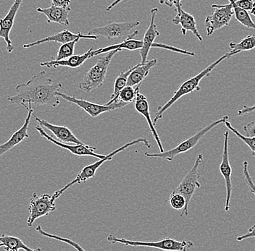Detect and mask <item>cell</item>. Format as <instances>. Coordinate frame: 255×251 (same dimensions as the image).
Instances as JSON below:
<instances>
[{
  "instance_id": "obj_1",
  "label": "cell",
  "mask_w": 255,
  "mask_h": 251,
  "mask_svg": "<svg viewBox=\"0 0 255 251\" xmlns=\"http://www.w3.org/2000/svg\"><path fill=\"white\" fill-rule=\"evenodd\" d=\"M63 88V84L54 83L46 76L45 71H41L32 76L25 84L16 85L15 95L7 96L9 103L28 107V104L37 106H51L57 107L60 104L57 92Z\"/></svg>"
},
{
  "instance_id": "obj_2",
  "label": "cell",
  "mask_w": 255,
  "mask_h": 251,
  "mask_svg": "<svg viewBox=\"0 0 255 251\" xmlns=\"http://www.w3.org/2000/svg\"><path fill=\"white\" fill-rule=\"evenodd\" d=\"M240 54V52L238 51H230L229 52L225 54L223 56L220 57L218 60L215 61L214 63H212L211 65H209L207 67L205 70L196 75L194 77L191 78V79H188L187 81L183 82L181 85H180L178 89L175 92L173 96L170 98L167 102L165 103L164 105L159 106L157 108V112H156L155 115H154V120L153 122L154 123H157L158 120L163 117L164 114L166 112L167 109H170L173 104L176 102L177 101L182 98L183 96H186V95L189 94V93H193L194 91H199L201 90L200 86H199V84H200L201 81L204 79V78L207 77L210 75V73L218 66L220 63H222L224 60H227V59L230 58L231 57L234 56V55H238Z\"/></svg>"
},
{
  "instance_id": "obj_3",
  "label": "cell",
  "mask_w": 255,
  "mask_h": 251,
  "mask_svg": "<svg viewBox=\"0 0 255 251\" xmlns=\"http://www.w3.org/2000/svg\"><path fill=\"white\" fill-rule=\"evenodd\" d=\"M138 144H143V145L146 146V148H148V149H150L151 147L150 143L149 142V141H148L146 138H137V139L133 140V141H130V142L124 144V146H121L119 149H116V150L112 152L111 153L105 156L104 158L100 159L99 161L96 162L95 163L92 164V165L84 167L79 174H77L76 178L73 179L71 182H68L67 185H65V186L62 187L60 190H57V191H55V193L52 194V198H53L54 201H56V199H57L59 197L61 196L64 192L66 191L69 187L73 186V185L81 184L82 183V182H87L89 179L93 178L95 176L97 169H98L105 162L111 161V160H113V157L116 156V154H119L120 152L126 150L128 148L130 147V146Z\"/></svg>"
},
{
  "instance_id": "obj_4",
  "label": "cell",
  "mask_w": 255,
  "mask_h": 251,
  "mask_svg": "<svg viewBox=\"0 0 255 251\" xmlns=\"http://www.w3.org/2000/svg\"><path fill=\"white\" fill-rule=\"evenodd\" d=\"M120 52L119 50H112L107 52L105 56L100 57L97 63L91 68L79 84V88L84 91H92L103 86L104 81L106 79L108 67L115 55Z\"/></svg>"
},
{
  "instance_id": "obj_5",
  "label": "cell",
  "mask_w": 255,
  "mask_h": 251,
  "mask_svg": "<svg viewBox=\"0 0 255 251\" xmlns=\"http://www.w3.org/2000/svg\"><path fill=\"white\" fill-rule=\"evenodd\" d=\"M229 117L228 115L223 116L222 118L219 120H215V121L209 124L205 128L199 130L197 133L191 136V137L187 138V139L183 141L181 144H178L176 147L170 149V150L166 151V152H159V153H148L145 152L144 155L149 158H157L162 159V160H166V161L172 162L174 160L175 157L179 154L186 153V152L190 151L193 148L195 147L199 144L202 138L210 131L213 128L217 125L221 123H225V122L229 120Z\"/></svg>"
},
{
  "instance_id": "obj_6",
  "label": "cell",
  "mask_w": 255,
  "mask_h": 251,
  "mask_svg": "<svg viewBox=\"0 0 255 251\" xmlns=\"http://www.w3.org/2000/svg\"><path fill=\"white\" fill-rule=\"evenodd\" d=\"M203 154H198L190 170L188 171L182 181L173 191L182 195L186 199V206L181 211L180 215L181 217H187L189 215V204L192 199L193 195L195 193L196 190L201 187L199 179H202V177L199 172V167L203 161Z\"/></svg>"
},
{
  "instance_id": "obj_7",
  "label": "cell",
  "mask_w": 255,
  "mask_h": 251,
  "mask_svg": "<svg viewBox=\"0 0 255 251\" xmlns=\"http://www.w3.org/2000/svg\"><path fill=\"white\" fill-rule=\"evenodd\" d=\"M108 241L111 243H120L127 246L132 247H147L153 249L166 251H185L191 249L194 246L191 241H179L173 238H166L159 240L158 241H139L133 240H128L126 238H120L114 235H110L108 237Z\"/></svg>"
},
{
  "instance_id": "obj_8",
  "label": "cell",
  "mask_w": 255,
  "mask_h": 251,
  "mask_svg": "<svg viewBox=\"0 0 255 251\" xmlns=\"http://www.w3.org/2000/svg\"><path fill=\"white\" fill-rule=\"evenodd\" d=\"M140 25L138 20L135 21L117 22L110 21L104 26L94 28L89 31V34L102 36L108 40L112 39H133L135 35L138 34V31H132Z\"/></svg>"
},
{
  "instance_id": "obj_9",
  "label": "cell",
  "mask_w": 255,
  "mask_h": 251,
  "mask_svg": "<svg viewBox=\"0 0 255 251\" xmlns=\"http://www.w3.org/2000/svg\"><path fill=\"white\" fill-rule=\"evenodd\" d=\"M56 209L55 201L52 198V195L44 193L39 195L36 193H33L28 206L29 216L27 219V226L33 227L36 219L49 215Z\"/></svg>"
},
{
  "instance_id": "obj_10",
  "label": "cell",
  "mask_w": 255,
  "mask_h": 251,
  "mask_svg": "<svg viewBox=\"0 0 255 251\" xmlns=\"http://www.w3.org/2000/svg\"><path fill=\"white\" fill-rule=\"evenodd\" d=\"M212 7L215 9L214 12L207 15L205 18L207 36L213 35L217 30L229 25L234 15L233 5L230 1L228 4H213Z\"/></svg>"
},
{
  "instance_id": "obj_11",
  "label": "cell",
  "mask_w": 255,
  "mask_h": 251,
  "mask_svg": "<svg viewBox=\"0 0 255 251\" xmlns=\"http://www.w3.org/2000/svg\"><path fill=\"white\" fill-rule=\"evenodd\" d=\"M57 95L65 101L76 104L78 107L85 111L88 114L94 118L99 117L101 114L106 113V112H112V111L116 110V109H121V108L127 106V104L123 102H114L110 105H107V104L102 105V104L91 102L87 100L80 99V98L75 97L74 96H70V95L65 94L60 91L57 92Z\"/></svg>"
},
{
  "instance_id": "obj_12",
  "label": "cell",
  "mask_w": 255,
  "mask_h": 251,
  "mask_svg": "<svg viewBox=\"0 0 255 251\" xmlns=\"http://www.w3.org/2000/svg\"><path fill=\"white\" fill-rule=\"evenodd\" d=\"M224 136V141H223V149L222 156H221V162L220 165V172L222 174L225 179L226 187V200L225 204V211L229 212L230 211V203L231 195H232V168H231L230 161H229V131H226L223 134Z\"/></svg>"
},
{
  "instance_id": "obj_13",
  "label": "cell",
  "mask_w": 255,
  "mask_h": 251,
  "mask_svg": "<svg viewBox=\"0 0 255 251\" xmlns=\"http://www.w3.org/2000/svg\"><path fill=\"white\" fill-rule=\"evenodd\" d=\"M35 128L39 132V135L41 137L46 138L49 142L52 143V144L59 146V147L62 148V149L69 151L71 154H74V155L79 156V157H95V158L99 159V160L104 158V157L106 156L95 153L97 148L94 147V146L86 145L85 144L68 145V144H66L65 143L58 141V140H55V138L48 135L47 133L44 131V130L41 128L40 125L35 127Z\"/></svg>"
},
{
  "instance_id": "obj_14",
  "label": "cell",
  "mask_w": 255,
  "mask_h": 251,
  "mask_svg": "<svg viewBox=\"0 0 255 251\" xmlns=\"http://www.w3.org/2000/svg\"><path fill=\"white\" fill-rule=\"evenodd\" d=\"M23 0H15L13 4L11 6L7 15L3 18L0 19V39H4L7 47L6 50L11 53L13 52L14 46L12 41L9 38L11 31L15 23V19L17 12L21 6Z\"/></svg>"
},
{
  "instance_id": "obj_15",
  "label": "cell",
  "mask_w": 255,
  "mask_h": 251,
  "mask_svg": "<svg viewBox=\"0 0 255 251\" xmlns=\"http://www.w3.org/2000/svg\"><path fill=\"white\" fill-rule=\"evenodd\" d=\"M140 85H138V89H137L136 97L134 101V107L137 112L141 114L146 119L148 125H149V129L151 134H152L153 138L157 142V146H158L159 151L160 152H165L163 145L161 142L160 138L157 133V130L155 128V124L153 122L151 119L150 110H149V103L148 101L147 98L144 95L141 93L139 90Z\"/></svg>"
},
{
  "instance_id": "obj_16",
  "label": "cell",
  "mask_w": 255,
  "mask_h": 251,
  "mask_svg": "<svg viewBox=\"0 0 255 251\" xmlns=\"http://www.w3.org/2000/svg\"><path fill=\"white\" fill-rule=\"evenodd\" d=\"M76 39H91V40H97L99 39L98 36L95 35L83 34L81 32L78 33H72L69 30H63V31L55 33L52 36H47L44 39H39V40L33 41V42L28 43V44H24V49H29L31 47H36V46L40 45V44H44V43L51 42L54 41L56 43H60V44H65V43L69 42V41L75 40Z\"/></svg>"
},
{
  "instance_id": "obj_17",
  "label": "cell",
  "mask_w": 255,
  "mask_h": 251,
  "mask_svg": "<svg viewBox=\"0 0 255 251\" xmlns=\"http://www.w3.org/2000/svg\"><path fill=\"white\" fill-rule=\"evenodd\" d=\"M28 110V115L25 118L23 126L15 132L12 135L10 138L6 141L4 144H0V157H2L4 154L7 153L11 149H13L16 146L23 142L24 140L30 137L28 134V130L29 127L30 121L32 116H33V109H32V104H28V107L26 108Z\"/></svg>"
},
{
  "instance_id": "obj_18",
  "label": "cell",
  "mask_w": 255,
  "mask_h": 251,
  "mask_svg": "<svg viewBox=\"0 0 255 251\" xmlns=\"http://www.w3.org/2000/svg\"><path fill=\"white\" fill-rule=\"evenodd\" d=\"M157 7L152 8L150 10V24L144 33L143 39V47L140 49V56H141V63H145L147 61V57L149 51L152 48L153 44L156 38L159 36V32L157 29V25L155 24V17L158 12Z\"/></svg>"
},
{
  "instance_id": "obj_19",
  "label": "cell",
  "mask_w": 255,
  "mask_h": 251,
  "mask_svg": "<svg viewBox=\"0 0 255 251\" xmlns=\"http://www.w3.org/2000/svg\"><path fill=\"white\" fill-rule=\"evenodd\" d=\"M33 117L36 122H39L41 126L47 128L49 131L53 133L54 136L57 138L58 141L63 143H71L73 144H84L82 141H80L79 138L76 137L71 129L65 126H60V125H53L47 120L39 118L36 114L33 113Z\"/></svg>"
},
{
  "instance_id": "obj_20",
  "label": "cell",
  "mask_w": 255,
  "mask_h": 251,
  "mask_svg": "<svg viewBox=\"0 0 255 251\" xmlns=\"http://www.w3.org/2000/svg\"><path fill=\"white\" fill-rule=\"evenodd\" d=\"M176 12V15L172 20V23L175 25H181V32L183 36H186L187 31H191L199 41H202L203 38L199 33L197 22L194 17L189 12L183 10L182 8L177 9Z\"/></svg>"
},
{
  "instance_id": "obj_21",
  "label": "cell",
  "mask_w": 255,
  "mask_h": 251,
  "mask_svg": "<svg viewBox=\"0 0 255 251\" xmlns=\"http://www.w3.org/2000/svg\"><path fill=\"white\" fill-rule=\"evenodd\" d=\"M93 50V47H92V48L89 49L86 53L83 54V55H73V56L65 59V60H55L52 59L49 61L40 63V66L47 67V68H59V67L78 68L84 64L87 60L93 57V55H92V51Z\"/></svg>"
},
{
  "instance_id": "obj_22",
  "label": "cell",
  "mask_w": 255,
  "mask_h": 251,
  "mask_svg": "<svg viewBox=\"0 0 255 251\" xmlns=\"http://www.w3.org/2000/svg\"><path fill=\"white\" fill-rule=\"evenodd\" d=\"M71 8L52 5L47 8L38 7L36 11L44 14L47 18V23H55L63 25H69V13Z\"/></svg>"
},
{
  "instance_id": "obj_23",
  "label": "cell",
  "mask_w": 255,
  "mask_h": 251,
  "mask_svg": "<svg viewBox=\"0 0 255 251\" xmlns=\"http://www.w3.org/2000/svg\"><path fill=\"white\" fill-rule=\"evenodd\" d=\"M157 64V59L147 60L145 63H138L134 69L129 75L128 79L127 85L130 86H137L141 85L143 81L147 77L151 69Z\"/></svg>"
},
{
  "instance_id": "obj_24",
  "label": "cell",
  "mask_w": 255,
  "mask_h": 251,
  "mask_svg": "<svg viewBox=\"0 0 255 251\" xmlns=\"http://www.w3.org/2000/svg\"><path fill=\"white\" fill-rule=\"evenodd\" d=\"M143 47L142 40H136V39H128L124 40L119 44H114V45L108 46V47L99 48L96 50L92 51L93 57L97 56L98 55L107 53L111 52L112 50H119L120 52L123 49H127L129 51L138 50L141 49Z\"/></svg>"
},
{
  "instance_id": "obj_25",
  "label": "cell",
  "mask_w": 255,
  "mask_h": 251,
  "mask_svg": "<svg viewBox=\"0 0 255 251\" xmlns=\"http://www.w3.org/2000/svg\"><path fill=\"white\" fill-rule=\"evenodd\" d=\"M0 247L4 248V250L7 251H17L19 250L41 251L40 249H33L28 247L20 238H17V237L4 234L0 236Z\"/></svg>"
},
{
  "instance_id": "obj_26",
  "label": "cell",
  "mask_w": 255,
  "mask_h": 251,
  "mask_svg": "<svg viewBox=\"0 0 255 251\" xmlns=\"http://www.w3.org/2000/svg\"><path fill=\"white\" fill-rule=\"evenodd\" d=\"M135 66H136V65L130 66L128 71H122V72L120 73L119 76L116 78V81H115L114 90H113V93H112L111 100L105 104L110 105V104H113V103H114L115 101L117 100L120 92L121 91L123 88L127 86L129 75L133 71Z\"/></svg>"
},
{
  "instance_id": "obj_27",
  "label": "cell",
  "mask_w": 255,
  "mask_h": 251,
  "mask_svg": "<svg viewBox=\"0 0 255 251\" xmlns=\"http://www.w3.org/2000/svg\"><path fill=\"white\" fill-rule=\"evenodd\" d=\"M229 1L232 4L234 15H235L237 21L247 28L255 30V23L253 22L250 12L238 7L236 4L235 0H229Z\"/></svg>"
},
{
  "instance_id": "obj_28",
  "label": "cell",
  "mask_w": 255,
  "mask_h": 251,
  "mask_svg": "<svg viewBox=\"0 0 255 251\" xmlns=\"http://www.w3.org/2000/svg\"><path fill=\"white\" fill-rule=\"evenodd\" d=\"M229 47L231 51H238L240 53L253 50L255 49V35H249L239 43L231 42Z\"/></svg>"
},
{
  "instance_id": "obj_29",
  "label": "cell",
  "mask_w": 255,
  "mask_h": 251,
  "mask_svg": "<svg viewBox=\"0 0 255 251\" xmlns=\"http://www.w3.org/2000/svg\"><path fill=\"white\" fill-rule=\"evenodd\" d=\"M80 39H76L75 40L62 44L60 49H59L58 52H57V56L55 58L52 59L55 60H61L73 56L74 55L75 47H76V44L79 42Z\"/></svg>"
},
{
  "instance_id": "obj_30",
  "label": "cell",
  "mask_w": 255,
  "mask_h": 251,
  "mask_svg": "<svg viewBox=\"0 0 255 251\" xmlns=\"http://www.w3.org/2000/svg\"><path fill=\"white\" fill-rule=\"evenodd\" d=\"M138 85H137L135 88H133V86L127 85L125 88H123L121 91L120 92L117 100L115 102L125 103L127 105L134 102L135 97H136L137 89H138Z\"/></svg>"
},
{
  "instance_id": "obj_31",
  "label": "cell",
  "mask_w": 255,
  "mask_h": 251,
  "mask_svg": "<svg viewBox=\"0 0 255 251\" xmlns=\"http://www.w3.org/2000/svg\"><path fill=\"white\" fill-rule=\"evenodd\" d=\"M36 232L39 233L40 235H42V236L47 237V238H52V239L57 240V241H61V242L68 243V244L71 245V246L74 247L76 250L79 251H84V249H83L82 247L79 246L78 243L74 242V241H72L71 239H68V238H63V237H59L57 235L49 234V233H47V232L44 231L43 230L42 227L40 226L36 227Z\"/></svg>"
},
{
  "instance_id": "obj_32",
  "label": "cell",
  "mask_w": 255,
  "mask_h": 251,
  "mask_svg": "<svg viewBox=\"0 0 255 251\" xmlns=\"http://www.w3.org/2000/svg\"><path fill=\"white\" fill-rule=\"evenodd\" d=\"M224 124L225 125H226V128H228L229 130H231V131H232L233 133L237 136V137L240 138L242 141H244V143H245V144L250 147L252 152H255V137H248V136H244V135L242 134L238 130L236 129V128L233 126L232 124H231L229 120L225 122Z\"/></svg>"
},
{
  "instance_id": "obj_33",
  "label": "cell",
  "mask_w": 255,
  "mask_h": 251,
  "mask_svg": "<svg viewBox=\"0 0 255 251\" xmlns=\"http://www.w3.org/2000/svg\"><path fill=\"white\" fill-rule=\"evenodd\" d=\"M166 202L170 203V206L175 210H183L186 206V199L180 193L172 192Z\"/></svg>"
},
{
  "instance_id": "obj_34",
  "label": "cell",
  "mask_w": 255,
  "mask_h": 251,
  "mask_svg": "<svg viewBox=\"0 0 255 251\" xmlns=\"http://www.w3.org/2000/svg\"><path fill=\"white\" fill-rule=\"evenodd\" d=\"M152 48H159L166 49V50L171 51V52H176V53L181 54V55H189V56H195V53L190 51L184 50V49L177 48L173 46L167 45L163 43L154 42L152 45Z\"/></svg>"
},
{
  "instance_id": "obj_35",
  "label": "cell",
  "mask_w": 255,
  "mask_h": 251,
  "mask_svg": "<svg viewBox=\"0 0 255 251\" xmlns=\"http://www.w3.org/2000/svg\"><path fill=\"white\" fill-rule=\"evenodd\" d=\"M243 174L245 177V182L249 187V190L251 191L252 193L255 196V184L253 181V177L250 175V171H249V163L248 162L245 161L243 162Z\"/></svg>"
},
{
  "instance_id": "obj_36",
  "label": "cell",
  "mask_w": 255,
  "mask_h": 251,
  "mask_svg": "<svg viewBox=\"0 0 255 251\" xmlns=\"http://www.w3.org/2000/svg\"><path fill=\"white\" fill-rule=\"evenodd\" d=\"M182 0H159V4H165L167 7H174L175 11L177 9L182 8Z\"/></svg>"
},
{
  "instance_id": "obj_37",
  "label": "cell",
  "mask_w": 255,
  "mask_h": 251,
  "mask_svg": "<svg viewBox=\"0 0 255 251\" xmlns=\"http://www.w3.org/2000/svg\"><path fill=\"white\" fill-rule=\"evenodd\" d=\"M243 130L245 131V136L248 137H255V120L244 125Z\"/></svg>"
},
{
  "instance_id": "obj_38",
  "label": "cell",
  "mask_w": 255,
  "mask_h": 251,
  "mask_svg": "<svg viewBox=\"0 0 255 251\" xmlns=\"http://www.w3.org/2000/svg\"><path fill=\"white\" fill-rule=\"evenodd\" d=\"M250 238H255V225L250 227L248 232L245 234L237 237V241L241 242V241H243L244 240L250 239Z\"/></svg>"
},
{
  "instance_id": "obj_39",
  "label": "cell",
  "mask_w": 255,
  "mask_h": 251,
  "mask_svg": "<svg viewBox=\"0 0 255 251\" xmlns=\"http://www.w3.org/2000/svg\"><path fill=\"white\" fill-rule=\"evenodd\" d=\"M71 0H52V5L68 7L71 4Z\"/></svg>"
},
{
  "instance_id": "obj_40",
  "label": "cell",
  "mask_w": 255,
  "mask_h": 251,
  "mask_svg": "<svg viewBox=\"0 0 255 251\" xmlns=\"http://www.w3.org/2000/svg\"><path fill=\"white\" fill-rule=\"evenodd\" d=\"M255 110V105L248 106L245 105L242 109L238 111V114L239 116L245 115V114L250 113V112H254Z\"/></svg>"
},
{
  "instance_id": "obj_41",
  "label": "cell",
  "mask_w": 255,
  "mask_h": 251,
  "mask_svg": "<svg viewBox=\"0 0 255 251\" xmlns=\"http://www.w3.org/2000/svg\"><path fill=\"white\" fill-rule=\"evenodd\" d=\"M122 1H124V0H115L113 2L111 3V5L108 6V8L106 9V11H108H108H111V9L114 8L116 5H118V4Z\"/></svg>"
},
{
  "instance_id": "obj_42",
  "label": "cell",
  "mask_w": 255,
  "mask_h": 251,
  "mask_svg": "<svg viewBox=\"0 0 255 251\" xmlns=\"http://www.w3.org/2000/svg\"><path fill=\"white\" fill-rule=\"evenodd\" d=\"M250 14H252V15H254L255 16V4L254 5V7L252 8L251 10L250 11Z\"/></svg>"
},
{
  "instance_id": "obj_43",
  "label": "cell",
  "mask_w": 255,
  "mask_h": 251,
  "mask_svg": "<svg viewBox=\"0 0 255 251\" xmlns=\"http://www.w3.org/2000/svg\"><path fill=\"white\" fill-rule=\"evenodd\" d=\"M252 156H253V157H254L255 158V152H252Z\"/></svg>"
}]
</instances>
